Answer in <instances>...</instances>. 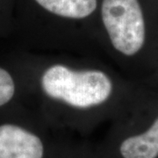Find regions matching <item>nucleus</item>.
Wrapping results in <instances>:
<instances>
[{"mask_svg":"<svg viewBox=\"0 0 158 158\" xmlns=\"http://www.w3.org/2000/svg\"><path fill=\"white\" fill-rule=\"evenodd\" d=\"M40 84L48 97L81 109L105 103L113 89L112 80L103 71L74 70L62 64L47 69Z\"/></svg>","mask_w":158,"mask_h":158,"instance_id":"f257e3e1","label":"nucleus"},{"mask_svg":"<svg viewBox=\"0 0 158 158\" xmlns=\"http://www.w3.org/2000/svg\"><path fill=\"white\" fill-rule=\"evenodd\" d=\"M101 19L118 52L133 56L143 48L146 26L139 0H102Z\"/></svg>","mask_w":158,"mask_h":158,"instance_id":"f03ea898","label":"nucleus"},{"mask_svg":"<svg viewBox=\"0 0 158 158\" xmlns=\"http://www.w3.org/2000/svg\"><path fill=\"white\" fill-rule=\"evenodd\" d=\"M44 147L34 134L19 126H0V158H43Z\"/></svg>","mask_w":158,"mask_h":158,"instance_id":"7ed1b4c3","label":"nucleus"},{"mask_svg":"<svg viewBox=\"0 0 158 158\" xmlns=\"http://www.w3.org/2000/svg\"><path fill=\"white\" fill-rule=\"evenodd\" d=\"M123 158H156L158 156V117L144 133L130 136L121 142Z\"/></svg>","mask_w":158,"mask_h":158,"instance_id":"20e7f679","label":"nucleus"},{"mask_svg":"<svg viewBox=\"0 0 158 158\" xmlns=\"http://www.w3.org/2000/svg\"><path fill=\"white\" fill-rule=\"evenodd\" d=\"M42 9L58 17L84 19L96 11L98 0H34Z\"/></svg>","mask_w":158,"mask_h":158,"instance_id":"39448f33","label":"nucleus"},{"mask_svg":"<svg viewBox=\"0 0 158 158\" xmlns=\"http://www.w3.org/2000/svg\"><path fill=\"white\" fill-rule=\"evenodd\" d=\"M15 84L9 72L0 68V106L7 104L14 96Z\"/></svg>","mask_w":158,"mask_h":158,"instance_id":"423d86ee","label":"nucleus"}]
</instances>
